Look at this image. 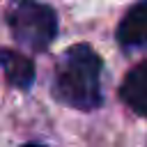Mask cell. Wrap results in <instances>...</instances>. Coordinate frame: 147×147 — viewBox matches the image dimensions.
<instances>
[{"label":"cell","instance_id":"obj_1","mask_svg":"<svg viewBox=\"0 0 147 147\" xmlns=\"http://www.w3.org/2000/svg\"><path fill=\"white\" fill-rule=\"evenodd\" d=\"M103 57L90 44L67 46L55 64L51 96L71 110L92 113L103 106Z\"/></svg>","mask_w":147,"mask_h":147},{"label":"cell","instance_id":"obj_2","mask_svg":"<svg viewBox=\"0 0 147 147\" xmlns=\"http://www.w3.org/2000/svg\"><path fill=\"white\" fill-rule=\"evenodd\" d=\"M5 23L11 37L32 53H46L60 32L57 11L41 0H9Z\"/></svg>","mask_w":147,"mask_h":147},{"label":"cell","instance_id":"obj_3","mask_svg":"<svg viewBox=\"0 0 147 147\" xmlns=\"http://www.w3.org/2000/svg\"><path fill=\"white\" fill-rule=\"evenodd\" d=\"M115 41L122 53H138L147 48V0H136L115 28Z\"/></svg>","mask_w":147,"mask_h":147},{"label":"cell","instance_id":"obj_4","mask_svg":"<svg viewBox=\"0 0 147 147\" xmlns=\"http://www.w3.org/2000/svg\"><path fill=\"white\" fill-rule=\"evenodd\" d=\"M0 69L5 74L7 85L18 92H28L34 85V78H37L34 60L16 48L0 46Z\"/></svg>","mask_w":147,"mask_h":147},{"label":"cell","instance_id":"obj_5","mask_svg":"<svg viewBox=\"0 0 147 147\" xmlns=\"http://www.w3.org/2000/svg\"><path fill=\"white\" fill-rule=\"evenodd\" d=\"M117 96L133 115L147 119V57L126 71L119 83Z\"/></svg>","mask_w":147,"mask_h":147},{"label":"cell","instance_id":"obj_6","mask_svg":"<svg viewBox=\"0 0 147 147\" xmlns=\"http://www.w3.org/2000/svg\"><path fill=\"white\" fill-rule=\"evenodd\" d=\"M23 147H46V145H41V142H25Z\"/></svg>","mask_w":147,"mask_h":147}]
</instances>
